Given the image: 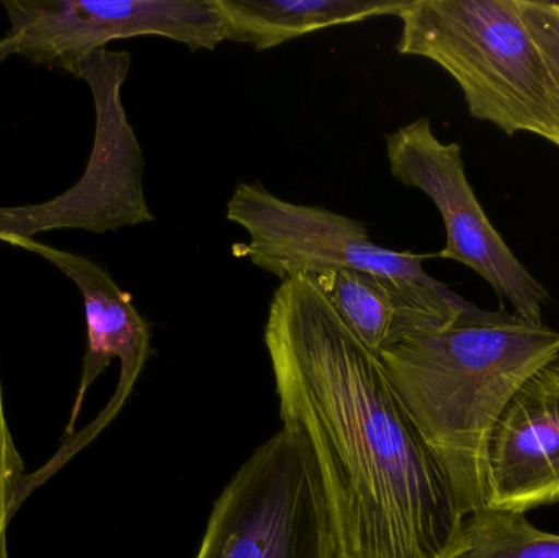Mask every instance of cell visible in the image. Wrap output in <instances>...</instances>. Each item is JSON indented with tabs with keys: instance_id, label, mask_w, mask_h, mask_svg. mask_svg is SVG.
<instances>
[{
	"instance_id": "1",
	"label": "cell",
	"mask_w": 559,
	"mask_h": 558,
	"mask_svg": "<svg viewBox=\"0 0 559 558\" xmlns=\"http://www.w3.org/2000/svg\"><path fill=\"white\" fill-rule=\"evenodd\" d=\"M283 428L314 459L341 558H459L465 517L380 356L309 277L275 290L264 334Z\"/></svg>"
},
{
	"instance_id": "2",
	"label": "cell",
	"mask_w": 559,
	"mask_h": 558,
	"mask_svg": "<svg viewBox=\"0 0 559 558\" xmlns=\"http://www.w3.org/2000/svg\"><path fill=\"white\" fill-rule=\"evenodd\" d=\"M380 359L466 518L485 507L496 423L519 389L559 359V333L518 314L476 307L452 327L411 337Z\"/></svg>"
},
{
	"instance_id": "3",
	"label": "cell",
	"mask_w": 559,
	"mask_h": 558,
	"mask_svg": "<svg viewBox=\"0 0 559 558\" xmlns=\"http://www.w3.org/2000/svg\"><path fill=\"white\" fill-rule=\"evenodd\" d=\"M397 19V52L442 68L473 118L559 147L558 92L521 0H409Z\"/></svg>"
},
{
	"instance_id": "4",
	"label": "cell",
	"mask_w": 559,
	"mask_h": 558,
	"mask_svg": "<svg viewBox=\"0 0 559 558\" xmlns=\"http://www.w3.org/2000/svg\"><path fill=\"white\" fill-rule=\"evenodd\" d=\"M195 558H341L314 459L282 428L215 501Z\"/></svg>"
},
{
	"instance_id": "5",
	"label": "cell",
	"mask_w": 559,
	"mask_h": 558,
	"mask_svg": "<svg viewBox=\"0 0 559 558\" xmlns=\"http://www.w3.org/2000/svg\"><path fill=\"white\" fill-rule=\"evenodd\" d=\"M127 51L102 48L81 62L79 79L91 87L95 140L81 179L48 202L0 206V241L33 238L51 229L117 231L154 222L143 187L144 156L121 100L130 72Z\"/></svg>"
},
{
	"instance_id": "6",
	"label": "cell",
	"mask_w": 559,
	"mask_h": 558,
	"mask_svg": "<svg viewBox=\"0 0 559 558\" xmlns=\"http://www.w3.org/2000/svg\"><path fill=\"white\" fill-rule=\"evenodd\" d=\"M384 141L391 176L403 186L423 190L442 216L447 242L437 258L472 269L509 301L514 314L542 323L550 294L486 215L466 177L462 146L440 141L429 118L391 131Z\"/></svg>"
},
{
	"instance_id": "7",
	"label": "cell",
	"mask_w": 559,
	"mask_h": 558,
	"mask_svg": "<svg viewBox=\"0 0 559 558\" xmlns=\"http://www.w3.org/2000/svg\"><path fill=\"white\" fill-rule=\"evenodd\" d=\"M2 7L16 56L75 78L87 56L118 39L160 36L192 52L226 41L216 0H3Z\"/></svg>"
},
{
	"instance_id": "8",
	"label": "cell",
	"mask_w": 559,
	"mask_h": 558,
	"mask_svg": "<svg viewBox=\"0 0 559 558\" xmlns=\"http://www.w3.org/2000/svg\"><path fill=\"white\" fill-rule=\"evenodd\" d=\"M226 210V218L249 235V242L233 246L235 256L282 282L354 269L440 284L424 269L430 256L374 245L365 223L322 206L286 202L261 183H239Z\"/></svg>"
},
{
	"instance_id": "9",
	"label": "cell",
	"mask_w": 559,
	"mask_h": 558,
	"mask_svg": "<svg viewBox=\"0 0 559 558\" xmlns=\"http://www.w3.org/2000/svg\"><path fill=\"white\" fill-rule=\"evenodd\" d=\"M10 246L46 259L58 268L69 281L74 282L82 295L85 324H87V349L82 366L78 395L71 409L66 436L75 432V423L81 415L85 395L92 383L108 369L111 360L120 363V377L117 389L100 415L88 428L69 439L51 462L39 474L26 477L23 497H28L33 488L55 474L75 452L94 441L123 408L130 399L144 366L151 356V327L133 304L130 292H124L110 274L100 265L74 252L52 248L33 238L13 239Z\"/></svg>"
},
{
	"instance_id": "10",
	"label": "cell",
	"mask_w": 559,
	"mask_h": 558,
	"mask_svg": "<svg viewBox=\"0 0 559 558\" xmlns=\"http://www.w3.org/2000/svg\"><path fill=\"white\" fill-rule=\"evenodd\" d=\"M559 503V359L531 377L488 446L485 507L528 513Z\"/></svg>"
},
{
	"instance_id": "11",
	"label": "cell",
	"mask_w": 559,
	"mask_h": 558,
	"mask_svg": "<svg viewBox=\"0 0 559 558\" xmlns=\"http://www.w3.org/2000/svg\"><path fill=\"white\" fill-rule=\"evenodd\" d=\"M312 281L338 317L378 356L411 337L452 327L476 308L442 282L427 285L354 269Z\"/></svg>"
},
{
	"instance_id": "12",
	"label": "cell",
	"mask_w": 559,
	"mask_h": 558,
	"mask_svg": "<svg viewBox=\"0 0 559 558\" xmlns=\"http://www.w3.org/2000/svg\"><path fill=\"white\" fill-rule=\"evenodd\" d=\"M226 22V39L258 51L277 48L308 33L397 16L409 0H216Z\"/></svg>"
},
{
	"instance_id": "13",
	"label": "cell",
	"mask_w": 559,
	"mask_h": 558,
	"mask_svg": "<svg viewBox=\"0 0 559 558\" xmlns=\"http://www.w3.org/2000/svg\"><path fill=\"white\" fill-rule=\"evenodd\" d=\"M459 558H559V536L535 527L522 513L483 507L465 518Z\"/></svg>"
},
{
	"instance_id": "14",
	"label": "cell",
	"mask_w": 559,
	"mask_h": 558,
	"mask_svg": "<svg viewBox=\"0 0 559 558\" xmlns=\"http://www.w3.org/2000/svg\"><path fill=\"white\" fill-rule=\"evenodd\" d=\"M25 480V462L13 441L12 429L7 419L2 377H0V558H10L7 531L12 523L13 514L22 504Z\"/></svg>"
},
{
	"instance_id": "15",
	"label": "cell",
	"mask_w": 559,
	"mask_h": 558,
	"mask_svg": "<svg viewBox=\"0 0 559 558\" xmlns=\"http://www.w3.org/2000/svg\"><path fill=\"white\" fill-rule=\"evenodd\" d=\"M521 10L559 97V3L521 0Z\"/></svg>"
},
{
	"instance_id": "16",
	"label": "cell",
	"mask_w": 559,
	"mask_h": 558,
	"mask_svg": "<svg viewBox=\"0 0 559 558\" xmlns=\"http://www.w3.org/2000/svg\"><path fill=\"white\" fill-rule=\"evenodd\" d=\"M12 55H15V45H13L12 39L5 35L0 39V62L5 61V59Z\"/></svg>"
}]
</instances>
